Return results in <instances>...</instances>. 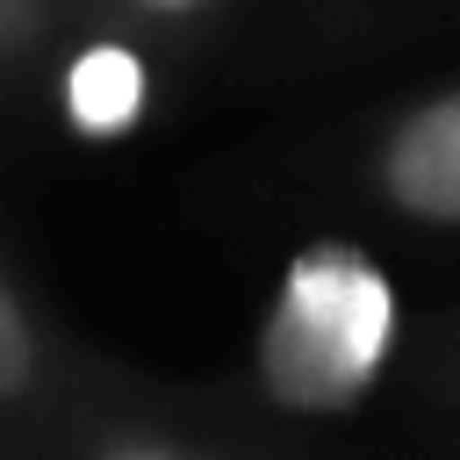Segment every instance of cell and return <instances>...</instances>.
I'll use <instances>...</instances> for the list:
<instances>
[{
	"label": "cell",
	"instance_id": "6da1fadb",
	"mask_svg": "<svg viewBox=\"0 0 460 460\" xmlns=\"http://www.w3.org/2000/svg\"><path fill=\"white\" fill-rule=\"evenodd\" d=\"M395 345V288L359 244H302L259 323V381L280 410H352Z\"/></svg>",
	"mask_w": 460,
	"mask_h": 460
},
{
	"label": "cell",
	"instance_id": "7a4b0ae2",
	"mask_svg": "<svg viewBox=\"0 0 460 460\" xmlns=\"http://www.w3.org/2000/svg\"><path fill=\"white\" fill-rule=\"evenodd\" d=\"M374 187L417 223H460V86L388 122L374 151Z\"/></svg>",
	"mask_w": 460,
	"mask_h": 460
},
{
	"label": "cell",
	"instance_id": "3957f363",
	"mask_svg": "<svg viewBox=\"0 0 460 460\" xmlns=\"http://www.w3.org/2000/svg\"><path fill=\"white\" fill-rule=\"evenodd\" d=\"M50 65H58V108L79 137H122L151 101V65H144L137 36L72 29Z\"/></svg>",
	"mask_w": 460,
	"mask_h": 460
},
{
	"label": "cell",
	"instance_id": "277c9868",
	"mask_svg": "<svg viewBox=\"0 0 460 460\" xmlns=\"http://www.w3.org/2000/svg\"><path fill=\"white\" fill-rule=\"evenodd\" d=\"M72 29V0H0V93L43 72Z\"/></svg>",
	"mask_w": 460,
	"mask_h": 460
},
{
	"label": "cell",
	"instance_id": "5b68a950",
	"mask_svg": "<svg viewBox=\"0 0 460 460\" xmlns=\"http://www.w3.org/2000/svg\"><path fill=\"white\" fill-rule=\"evenodd\" d=\"M223 0H72V22L79 29H115V36H172V29H194L208 22Z\"/></svg>",
	"mask_w": 460,
	"mask_h": 460
},
{
	"label": "cell",
	"instance_id": "8992f818",
	"mask_svg": "<svg viewBox=\"0 0 460 460\" xmlns=\"http://www.w3.org/2000/svg\"><path fill=\"white\" fill-rule=\"evenodd\" d=\"M36 374H43V331H36L29 302L14 295V280L0 273V402L29 395Z\"/></svg>",
	"mask_w": 460,
	"mask_h": 460
},
{
	"label": "cell",
	"instance_id": "52a82bcc",
	"mask_svg": "<svg viewBox=\"0 0 460 460\" xmlns=\"http://www.w3.org/2000/svg\"><path fill=\"white\" fill-rule=\"evenodd\" d=\"M108 460H172V453H158V446H115Z\"/></svg>",
	"mask_w": 460,
	"mask_h": 460
}]
</instances>
